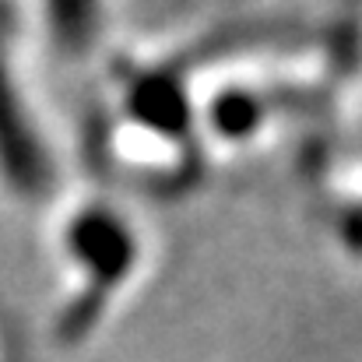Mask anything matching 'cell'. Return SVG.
<instances>
[{
	"mask_svg": "<svg viewBox=\"0 0 362 362\" xmlns=\"http://www.w3.org/2000/svg\"><path fill=\"white\" fill-rule=\"evenodd\" d=\"M67 253L71 260L88 274V288L95 296H110L123 278L134 271L137 260V240L127 229L117 211L110 208H85L67 222Z\"/></svg>",
	"mask_w": 362,
	"mask_h": 362,
	"instance_id": "obj_1",
	"label": "cell"
},
{
	"mask_svg": "<svg viewBox=\"0 0 362 362\" xmlns=\"http://www.w3.org/2000/svg\"><path fill=\"white\" fill-rule=\"evenodd\" d=\"M0 176L21 194H39L49 183V158L39 144V134L21 106V95L4 60H0Z\"/></svg>",
	"mask_w": 362,
	"mask_h": 362,
	"instance_id": "obj_2",
	"label": "cell"
},
{
	"mask_svg": "<svg viewBox=\"0 0 362 362\" xmlns=\"http://www.w3.org/2000/svg\"><path fill=\"white\" fill-rule=\"evenodd\" d=\"M127 113L158 137L183 141L190 134V99L176 74L144 71L127 81Z\"/></svg>",
	"mask_w": 362,
	"mask_h": 362,
	"instance_id": "obj_3",
	"label": "cell"
},
{
	"mask_svg": "<svg viewBox=\"0 0 362 362\" xmlns=\"http://www.w3.org/2000/svg\"><path fill=\"white\" fill-rule=\"evenodd\" d=\"M264 117H267V106H264V99H260L257 92H250V88H226V92H218L215 103H211V110H208L211 127H215L222 137H229V141L250 137V134L264 123Z\"/></svg>",
	"mask_w": 362,
	"mask_h": 362,
	"instance_id": "obj_4",
	"label": "cell"
}]
</instances>
